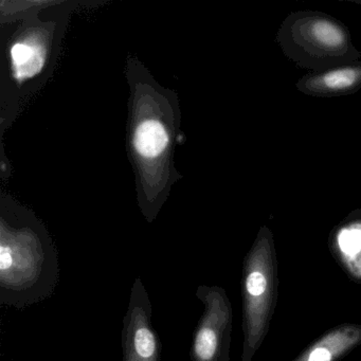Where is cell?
I'll return each instance as SVG.
<instances>
[{"mask_svg":"<svg viewBox=\"0 0 361 361\" xmlns=\"http://www.w3.org/2000/svg\"><path fill=\"white\" fill-rule=\"evenodd\" d=\"M226 361H230V359H229V360H226Z\"/></svg>","mask_w":361,"mask_h":361,"instance_id":"cell-12","label":"cell"},{"mask_svg":"<svg viewBox=\"0 0 361 361\" xmlns=\"http://www.w3.org/2000/svg\"><path fill=\"white\" fill-rule=\"evenodd\" d=\"M350 1L355 5L361 6V0H350Z\"/></svg>","mask_w":361,"mask_h":361,"instance_id":"cell-11","label":"cell"},{"mask_svg":"<svg viewBox=\"0 0 361 361\" xmlns=\"http://www.w3.org/2000/svg\"><path fill=\"white\" fill-rule=\"evenodd\" d=\"M297 90L306 96L336 98L361 90V62L350 63L319 73H310L297 82Z\"/></svg>","mask_w":361,"mask_h":361,"instance_id":"cell-8","label":"cell"},{"mask_svg":"<svg viewBox=\"0 0 361 361\" xmlns=\"http://www.w3.org/2000/svg\"><path fill=\"white\" fill-rule=\"evenodd\" d=\"M360 343L361 325H339L312 342L293 361H338Z\"/></svg>","mask_w":361,"mask_h":361,"instance_id":"cell-9","label":"cell"},{"mask_svg":"<svg viewBox=\"0 0 361 361\" xmlns=\"http://www.w3.org/2000/svg\"><path fill=\"white\" fill-rule=\"evenodd\" d=\"M77 1H54L20 22L3 26L0 82L1 134L51 77Z\"/></svg>","mask_w":361,"mask_h":361,"instance_id":"cell-2","label":"cell"},{"mask_svg":"<svg viewBox=\"0 0 361 361\" xmlns=\"http://www.w3.org/2000/svg\"><path fill=\"white\" fill-rule=\"evenodd\" d=\"M152 318L151 299L142 280L137 278L123 318V361H161L162 344Z\"/></svg>","mask_w":361,"mask_h":361,"instance_id":"cell-7","label":"cell"},{"mask_svg":"<svg viewBox=\"0 0 361 361\" xmlns=\"http://www.w3.org/2000/svg\"><path fill=\"white\" fill-rule=\"evenodd\" d=\"M331 246L350 276L361 280V211L350 213L336 227Z\"/></svg>","mask_w":361,"mask_h":361,"instance_id":"cell-10","label":"cell"},{"mask_svg":"<svg viewBox=\"0 0 361 361\" xmlns=\"http://www.w3.org/2000/svg\"><path fill=\"white\" fill-rule=\"evenodd\" d=\"M58 249L43 221L10 195L0 200V304L23 310L60 282Z\"/></svg>","mask_w":361,"mask_h":361,"instance_id":"cell-3","label":"cell"},{"mask_svg":"<svg viewBox=\"0 0 361 361\" xmlns=\"http://www.w3.org/2000/svg\"><path fill=\"white\" fill-rule=\"evenodd\" d=\"M278 268L274 235L267 226L257 233L243 268L242 361H252L263 343L278 295Z\"/></svg>","mask_w":361,"mask_h":361,"instance_id":"cell-5","label":"cell"},{"mask_svg":"<svg viewBox=\"0 0 361 361\" xmlns=\"http://www.w3.org/2000/svg\"><path fill=\"white\" fill-rule=\"evenodd\" d=\"M276 41L287 59L312 73L361 59L348 27L323 12L303 10L289 14L281 24Z\"/></svg>","mask_w":361,"mask_h":361,"instance_id":"cell-4","label":"cell"},{"mask_svg":"<svg viewBox=\"0 0 361 361\" xmlns=\"http://www.w3.org/2000/svg\"><path fill=\"white\" fill-rule=\"evenodd\" d=\"M126 71L130 90L128 155L134 166L139 207L152 223L180 177L174 166L180 137L178 98L159 85L137 59L128 60Z\"/></svg>","mask_w":361,"mask_h":361,"instance_id":"cell-1","label":"cell"},{"mask_svg":"<svg viewBox=\"0 0 361 361\" xmlns=\"http://www.w3.org/2000/svg\"><path fill=\"white\" fill-rule=\"evenodd\" d=\"M195 295L204 312L193 333L192 361L229 360L233 312L227 293L219 286L200 285Z\"/></svg>","mask_w":361,"mask_h":361,"instance_id":"cell-6","label":"cell"}]
</instances>
